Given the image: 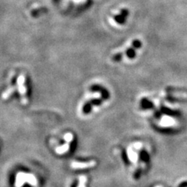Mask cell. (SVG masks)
I'll return each instance as SVG.
<instances>
[{
	"mask_svg": "<svg viewBox=\"0 0 187 187\" xmlns=\"http://www.w3.org/2000/svg\"><path fill=\"white\" fill-rule=\"evenodd\" d=\"M97 164L95 161H87V162H79V161H73L71 163V168L73 169H85L93 168Z\"/></svg>",
	"mask_w": 187,
	"mask_h": 187,
	"instance_id": "1",
	"label": "cell"
},
{
	"mask_svg": "<svg viewBox=\"0 0 187 187\" xmlns=\"http://www.w3.org/2000/svg\"><path fill=\"white\" fill-rule=\"evenodd\" d=\"M25 82V77L23 75H20L17 77V88H18L19 92H20L21 95H24L27 92L26 86L24 85Z\"/></svg>",
	"mask_w": 187,
	"mask_h": 187,
	"instance_id": "2",
	"label": "cell"
},
{
	"mask_svg": "<svg viewBox=\"0 0 187 187\" xmlns=\"http://www.w3.org/2000/svg\"><path fill=\"white\" fill-rule=\"evenodd\" d=\"M26 183V173L23 172H18L16 175L15 187H23Z\"/></svg>",
	"mask_w": 187,
	"mask_h": 187,
	"instance_id": "3",
	"label": "cell"
},
{
	"mask_svg": "<svg viewBox=\"0 0 187 187\" xmlns=\"http://www.w3.org/2000/svg\"><path fill=\"white\" fill-rule=\"evenodd\" d=\"M26 183L34 187H37L38 185L36 177L31 173H26Z\"/></svg>",
	"mask_w": 187,
	"mask_h": 187,
	"instance_id": "4",
	"label": "cell"
},
{
	"mask_svg": "<svg viewBox=\"0 0 187 187\" xmlns=\"http://www.w3.org/2000/svg\"><path fill=\"white\" fill-rule=\"evenodd\" d=\"M128 156H129V160H130L132 163H134V164L137 163V161H138V154H137L136 151H132V148H129V149H128Z\"/></svg>",
	"mask_w": 187,
	"mask_h": 187,
	"instance_id": "5",
	"label": "cell"
},
{
	"mask_svg": "<svg viewBox=\"0 0 187 187\" xmlns=\"http://www.w3.org/2000/svg\"><path fill=\"white\" fill-rule=\"evenodd\" d=\"M69 149H70V143H65V144L57 148L56 149H55V152L59 154H65V152H67V151H69Z\"/></svg>",
	"mask_w": 187,
	"mask_h": 187,
	"instance_id": "6",
	"label": "cell"
},
{
	"mask_svg": "<svg viewBox=\"0 0 187 187\" xmlns=\"http://www.w3.org/2000/svg\"><path fill=\"white\" fill-rule=\"evenodd\" d=\"M15 87H10L9 88H8L7 90L5 91L4 92H3V95H2V97H3V99H7L8 97H9V96L11 95V94H13V92L15 91Z\"/></svg>",
	"mask_w": 187,
	"mask_h": 187,
	"instance_id": "7",
	"label": "cell"
},
{
	"mask_svg": "<svg viewBox=\"0 0 187 187\" xmlns=\"http://www.w3.org/2000/svg\"><path fill=\"white\" fill-rule=\"evenodd\" d=\"M87 177L82 175L79 178V184L77 187H86V183H87Z\"/></svg>",
	"mask_w": 187,
	"mask_h": 187,
	"instance_id": "8",
	"label": "cell"
},
{
	"mask_svg": "<svg viewBox=\"0 0 187 187\" xmlns=\"http://www.w3.org/2000/svg\"><path fill=\"white\" fill-rule=\"evenodd\" d=\"M73 136L72 135L71 133H66L65 136H64V140H65L66 143H70V142L73 140Z\"/></svg>",
	"mask_w": 187,
	"mask_h": 187,
	"instance_id": "9",
	"label": "cell"
},
{
	"mask_svg": "<svg viewBox=\"0 0 187 187\" xmlns=\"http://www.w3.org/2000/svg\"><path fill=\"white\" fill-rule=\"evenodd\" d=\"M157 187H161V186H157Z\"/></svg>",
	"mask_w": 187,
	"mask_h": 187,
	"instance_id": "10",
	"label": "cell"
}]
</instances>
